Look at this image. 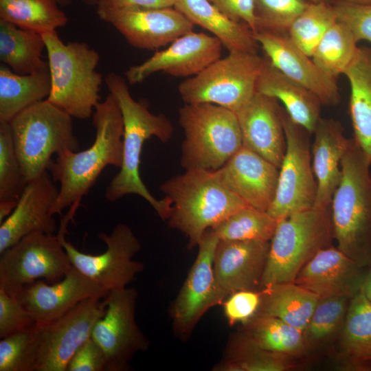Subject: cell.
<instances>
[{
  "label": "cell",
  "mask_w": 371,
  "mask_h": 371,
  "mask_svg": "<svg viewBox=\"0 0 371 371\" xmlns=\"http://www.w3.org/2000/svg\"><path fill=\"white\" fill-rule=\"evenodd\" d=\"M104 78L120 107L124 126L122 164L106 187L104 196L114 202L127 194H137L166 221L170 214L171 203L166 196L157 199L150 194L141 179L139 165L146 140L155 137L163 143L168 142L173 135L174 127L164 115L151 113L146 102L133 99L126 79L115 72L108 73Z\"/></svg>",
  "instance_id": "1"
},
{
  "label": "cell",
  "mask_w": 371,
  "mask_h": 371,
  "mask_svg": "<svg viewBox=\"0 0 371 371\" xmlns=\"http://www.w3.org/2000/svg\"><path fill=\"white\" fill-rule=\"evenodd\" d=\"M92 124L95 137L90 147L80 151L63 150L49 166L51 176L60 183L52 208L54 215H61L65 208L80 203L106 166H122L123 121L117 101L110 93L95 106Z\"/></svg>",
  "instance_id": "2"
},
{
  "label": "cell",
  "mask_w": 371,
  "mask_h": 371,
  "mask_svg": "<svg viewBox=\"0 0 371 371\" xmlns=\"http://www.w3.org/2000/svg\"><path fill=\"white\" fill-rule=\"evenodd\" d=\"M171 203L170 227L188 238V249L198 247L205 232L248 205L223 181L218 170H187L160 186Z\"/></svg>",
  "instance_id": "3"
},
{
  "label": "cell",
  "mask_w": 371,
  "mask_h": 371,
  "mask_svg": "<svg viewBox=\"0 0 371 371\" xmlns=\"http://www.w3.org/2000/svg\"><path fill=\"white\" fill-rule=\"evenodd\" d=\"M370 164L352 139L330 203L337 247L363 267L371 260Z\"/></svg>",
  "instance_id": "4"
},
{
  "label": "cell",
  "mask_w": 371,
  "mask_h": 371,
  "mask_svg": "<svg viewBox=\"0 0 371 371\" xmlns=\"http://www.w3.org/2000/svg\"><path fill=\"white\" fill-rule=\"evenodd\" d=\"M43 36L51 78L46 100L71 117L89 118L100 102L104 79L96 70L99 53L85 42L65 43L56 32Z\"/></svg>",
  "instance_id": "5"
},
{
  "label": "cell",
  "mask_w": 371,
  "mask_h": 371,
  "mask_svg": "<svg viewBox=\"0 0 371 371\" xmlns=\"http://www.w3.org/2000/svg\"><path fill=\"white\" fill-rule=\"evenodd\" d=\"M178 121L184 133L180 163L185 170H218L243 146L237 115L223 106L185 104Z\"/></svg>",
  "instance_id": "6"
},
{
  "label": "cell",
  "mask_w": 371,
  "mask_h": 371,
  "mask_svg": "<svg viewBox=\"0 0 371 371\" xmlns=\"http://www.w3.org/2000/svg\"><path fill=\"white\" fill-rule=\"evenodd\" d=\"M330 206L312 207L280 219L272 238L260 289L294 282L302 267L332 245Z\"/></svg>",
  "instance_id": "7"
},
{
  "label": "cell",
  "mask_w": 371,
  "mask_h": 371,
  "mask_svg": "<svg viewBox=\"0 0 371 371\" xmlns=\"http://www.w3.org/2000/svg\"><path fill=\"white\" fill-rule=\"evenodd\" d=\"M8 123L27 183L49 170L54 154L79 150L72 117L47 100L25 109Z\"/></svg>",
  "instance_id": "8"
},
{
  "label": "cell",
  "mask_w": 371,
  "mask_h": 371,
  "mask_svg": "<svg viewBox=\"0 0 371 371\" xmlns=\"http://www.w3.org/2000/svg\"><path fill=\"white\" fill-rule=\"evenodd\" d=\"M264 61L257 53L229 52L181 82L179 93L185 104L211 103L236 113L256 93Z\"/></svg>",
  "instance_id": "9"
},
{
  "label": "cell",
  "mask_w": 371,
  "mask_h": 371,
  "mask_svg": "<svg viewBox=\"0 0 371 371\" xmlns=\"http://www.w3.org/2000/svg\"><path fill=\"white\" fill-rule=\"evenodd\" d=\"M78 207H70L57 234L72 266L109 291L127 287L144 269L142 262L133 259L142 248L139 240L128 225L120 223L109 234H98L106 246L104 252L91 255L80 251L65 238L67 225Z\"/></svg>",
  "instance_id": "10"
},
{
  "label": "cell",
  "mask_w": 371,
  "mask_h": 371,
  "mask_svg": "<svg viewBox=\"0 0 371 371\" xmlns=\"http://www.w3.org/2000/svg\"><path fill=\"white\" fill-rule=\"evenodd\" d=\"M0 256V287L16 297L26 284L41 278L57 282L73 267L59 236L54 234H30Z\"/></svg>",
  "instance_id": "11"
},
{
  "label": "cell",
  "mask_w": 371,
  "mask_h": 371,
  "mask_svg": "<svg viewBox=\"0 0 371 371\" xmlns=\"http://www.w3.org/2000/svg\"><path fill=\"white\" fill-rule=\"evenodd\" d=\"M105 309L104 300L90 297L51 322L36 324L33 371H66L74 354L91 337Z\"/></svg>",
  "instance_id": "12"
},
{
  "label": "cell",
  "mask_w": 371,
  "mask_h": 371,
  "mask_svg": "<svg viewBox=\"0 0 371 371\" xmlns=\"http://www.w3.org/2000/svg\"><path fill=\"white\" fill-rule=\"evenodd\" d=\"M283 126L286 148L279 168L275 197L267 210L278 221L313 207L317 196L310 133L293 122L284 109Z\"/></svg>",
  "instance_id": "13"
},
{
  "label": "cell",
  "mask_w": 371,
  "mask_h": 371,
  "mask_svg": "<svg viewBox=\"0 0 371 371\" xmlns=\"http://www.w3.org/2000/svg\"><path fill=\"white\" fill-rule=\"evenodd\" d=\"M104 298L105 313L95 324L91 338L106 353L107 371L129 370L135 355L150 344L136 322L137 291L127 286L109 291Z\"/></svg>",
  "instance_id": "14"
},
{
  "label": "cell",
  "mask_w": 371,
  "mask_h": 371,
  "mask_svg": "<svg viewBox=\"0 0 371 371\" xmlns=\"http://www.w3.org/2000/svg\"><path fill=\"white\" fill-rule=\"evenodd\" d=\"M218 240L212 229L205 232L197 247V256L171 306L173 331L181 340L190 337L209 309L225 300L214 271V255Z\"/></svg>",
  "instance_id": "15"
},
{
  "label": "cell",
  "mask_w": 371,
  "mask_h": 371,
  "mask_svg": "<svg viewBox=\"0 0 371 371\" xmlns=\"http://www.w3.org/2000/svg\"><path fill=\"white\" fill-rule=\"evenodd\" d=\"M223 46L214 36L192 30L142 63L130 67L124 75L131 85L158 71L175 77H192L221 58Z\"/></svg>",
  "instance_id": "16"
},
{
  "label": "cell",
  "mask_w": 371,
  "mask_h": 371,
  "mask_svg": "<svg viewBox=\"0 0 371 371\" xmlns=\"http://www.w3.org/2000/svg\"><path fill=\"white\" fill-rule=\"evenodd\" d=\"M131 46L157 49L193 30L194 24L175 7L150 10L97 9Z\"/></svg>",
  "instance_id": "17"
},
{
  "label": "cell",
  "mask_w": 371,
  "mask_h": 371,
  "mask_svg": "<svg viewBox=\"0 0 371 371\" xmlns=\"http://www.w3.org/2000/svg\"><path fill=\"white\" fill-rule=\"evenodd\" d=\"M109 291L72 267L60 281L49 284L36 280L23 286L16 297L37 324L61 317L80 302L105 297Z\"/></svg>",
  "instance_id": "18"
},
{
  "label": "cell",
  "mask_w": 371,
  "mask_h": 371,
  "mask_svg": "<svg viewBox=\"0 0 371 371\" xmlns=\"http://www.w3.org/2000/svg\"><path fill=\"white\" fill-rule=\"evenodd\" d=\"M253 33L273 66L316 95L322 104L336 105L340 102L336 79L324 73L288 34L267 30Z\"/></svg>",
  "instance_id": "19"
},
{
  "label": "cell",
  "mask_w": 371,
  "mask_h": 371,
  "mask_svg": "<svg viewBox=\"0 0 371 371\" xmlns=\"http://www.w3.org/2000/svg\"><path fill=\"white\" fill-rule=\"evenodd\" d=\"M58 192L48 170L27 183L13 211L1 223L0 254L30 234L55 232L52 208Z\"/></svg>",
  "instance_id": "20"
},
{
  "label": "cell",
  "mask_w": 371,
  "mask_h": 371,
  "mask_svg": "<svg viewBox=\"0 0 371 371\" xmlns=\"http://www.w3.org/2000/svg\"><path fill=\"white\" fill-rule=\"evenodd\" d=\"M270 241L219 240L214 255L217 285L225 299L243 290H260Z\"/></svg>",
  "instance_id": "21"
},
{
  "label": "cell",
  "mask_w": 371,
  "mask_h": 371,
  "mask_svg": "<svg viewBox=\"0 0 371 371\" xmlns=\"http://www.w3.org/2000/svg\"><path fill=\"white\" fill-rule=\"evenodd\" d=\"M283 113L276 98L257 92L236 113L243 146L278 168L286 148Z\"/></svg>",
  "instance_id": "22"
},
{
  "label": "cell",
  "mask_w": 371,
  "mask_h": 371,
  "mask_svg": "<svg viewBox=\"0 0 371 371\" xmlns=\"http://www.w3.org/2000/svg\"><path fill=\"white\" fill-rule=\"evenodd\" d=\"M362 266L333 245L319 251L300 270L294 282L317 295L353 297L366 275Z\"/></svg>",
  "instance_id": "23"
},
{
  "label": "cell",
  "mask_w": 371,
  "mask_h": 371,
  "mask_svg": "<svg viewBox=\"0 0 371 371\" xmlns=\"http://www.w3.org/2000/svg\"><path fill=\"white\" fill-rule=\"evenodd\" d=\"M218 170L225 184L246 204L267 212L275 197L279 168L243 146Z\"/></svg>",
  "instance_id": "24"
},
{
  "label": "cell",
  "mask_w": 371,
  "mask_h": 371,
  "mask_svg": "<svg viewBox=\"0 0 371 371\" xmlns=\"http://www.w3.org/2000/svg\"><path fill=\"white\" fill-rule=\"evenodd\" d=\"M312 166L317 182L315 207L330 206L341 178V164L351 139H348L341 123L321 117L313 132Z\"/></svg>",
  "instance_id": "25"
},
{
  "label": "cell",
  "mask_w": 371,
  "mask_h": 371,
  "mask_svg": "<svg viewBox=\"0 0 371 371\" xmlns=\"http://www.w3.org/2000/svg\"><path fill=\"white\" fill-rule=\"evenodd\" d=\"M256 92L280 102L293 122L310 134L313 133L321 118V100L308 89L273 66L267 58L257 80Z\"/></svg>",
  "instance_id": "26"
},
{
  "label": "cell",
  "mask_w": 371,
  "mask_h": 371,
  "mask_svg": "<svg viewBox=\"0 0 371 371\" xmlns=\"http://www.w3.org/2000/svg\"><path fill=\"white\" fill-rule=\"evenodd\" d=\"M344 74L350 88L349 113L353 139L371 164V49L358 47Z\"/></svg>",
  "instance_id": "27"
},
{
  "label": "cell",
  "mask_w": 371,
  "mask_h": 371,
  "mask_svg": "<svg viewBox=\"0 0 371 371\" xmlns=\"http://www.w3.org/2000/svg\"><path fill=\"white\" fill-rule=\"evenodd\" d=\"M175 8L194 25L210 32L229 52L257 53L259 45L250 28L230 19L209 0H177Z\"/></svg>",
  "instance_id": "28"
},
{
  "label": "cell",
  "mask_w": 371,
  "mask_h": 371,
  "mask_svg": "<svg viewBox=\"0 0 371 371\" xmlns=\"http://www.w3.org/2000/svg\"><path fill=\"white\" fill-rule=\"evenodd\" d=\"M340 355L349 368H371V302L360 290L351 297L342 324Z\"/></svg>",
  "instance_id": "29"
},
{
  "label": "cell",
  "mask_w": 371,
  "mask_h": 371,
  "mask_svg": "<svg viewBox=\"0 0 371 371\" xmlns=\"http://www.w3.org/2000/svg\"><path fill=\"white\" fill-rule=\"evenodd\" d=\"M258 315L274 317L304 330L319 297L294 282L273 284L260 289Z\"/></svg>",
  "instance_id": "30"
},
{
  "label": "cell",
  "mask_w": 371,
  "mask_h": 371,
  "mask_svg": "<svg viewBox=\"0 0 371 371\" xmlns=\"http://www.w3.org/2000/svg\"><path fill=\"white\" fill-rule=\"evenodd\" d=\"M44 49L43 35L0 19V60L14 72L32 74L48 71V62L42 56Z\"/></svg>",
  "instance_id": "31"
},
{
  "label": "cell",
  "mask_w": 371,
  "mask_h": 371,
  "mask_svg": "<svg viewBox=\"0 0 371 371\" xmlns=\"http://www.w3.org/2000/svg\"><path fill=\"white\" fill-rule=\"evenodd\" d=\"M51 90L49 71L19 74L0 67V122H9L30 106L46 100Z\"/></svg>",
  "instance_id": "32"
},
{
  "label": "cell",
  "mask_w": 371,
  "mask_h": 371,
  "mask_svg": "<svg viewBox=\"0 0 371 371\" xmlns=\"http://www.w3.org/2000/svg\"><path fill=\"white\" fill-rule=\"evenodd\" d=\"M56 0H0V19L41 35L56 32L69 19Z\"/></svg>",
  "instance_id": "33"
},
{
  "label": "cell",
  "mask_w": 371,
  "mask_h": 371,
  "mask_svg": "<svg viewBox=\"0 0 371 371\" xmlns=\"http://www.w3.org/2000/svg\"><path fill=\"white\" fill-rule=\"evenodd\" d=\"M244 325L243 333L267 351L291 357L300 355L306 346L304 331L280 319L256 314Z\"/></svg>",
  "instance_id": "34"
},
{
  "label": "cell",
  "mask_w": 371,
  "mask_h": 371,
  "mask_svg": "<svg viewBox=\"0 0 371 371\" xmlns=\"http://www.w3.org/2000/svg\"><path fill=\"white\" fill-rule=\"evenodd\" d=\"M291 367L290 357L267 351L256 345L243 332L229 341L215 371H284Z\"/></svg>",
  "instance_id": "35"
},
{
  "label": "cell",
  "mask_w": 371,
  "mask_h": 371,
  "mask_svg": "<svg viewBox=\"0 0 371 371\" xmlns=\"http://www.w3.org/2000/svg\"><path fill=\"white\" fill-rule=\"evenodd\" d=\"M357 43L352 31L337 20L323 36L311 58L324 73L336 79L354 59Z\"/></svg>",
  "instance_id": "36"
},
{
  "label": "cell",
  "mask_w": 371,
  "mask_h": 371,
  "mask_svg": "<svg viewBox=\"0 0 371 371\" xmlns=\"http://www.w3.org/2000/svg\"><path fill=\"white\" fill-rule=\"evenodd\" d=\"M27 184L10 124L0 122V223L13 211Z\"/></svg>",
  "instance_id": "37"
},
{
  "label": "cell",
  "mask_w": 371,
  "mask_h": 371,
  "mask_svg": "<svg viewBox=\"0 0 371 371\" xmlns=\"http://www.w3.org/2000/svg\"><path fill=\"white\" fill-rule=\"evenodd\" d=\"M278 221L267 211L246 205L211 229L219 240L270 241Z\"/></svg>",
  "instance_id": "38"
},
{
  "label": "cell",
  "mask_w": 371,
  "mask_h": 371,
  "mask_svg": "<svg viewBox=\"0 0 371 371\" xmlns=\"http://www.w3.org/2000/svg\"><path fill=\"white\" fill-rule=\"evenodd\" d=\"M337 21L332 4L310 2L291 24L288 36L299 49L311 58L323 36Z\"/></svg>",
  "instance_id": "39"
},
{
  "label": "cell",
  "mask_w": 371,
  "mask_h": 371,
  "mask_svg": "<svg viewBox=\"0 0 371 371\" xmlns=\"http://www.w3.org/2000/svg\"><path fill=\"white\" fill-rule=\"evenodd\" d=\"M351 298L332 296L319 298L304 330L307 344H317L331 337L343 324Z\"/></svg>",
  "instance_id": "40"
},
{
  "label": "cell",
  "mask_w": 371,
  "mask_h": 371,
  "mask_svg": "<svg viewBox=\"0 0 371 371\" xmlns=\"http://www.w3.org/2000/svg\"><path fill=\"white\" fill-rule=\"evenodd\" d=\"M309 3L306 0H254L256 32H288Z\"/></svg>",
  "instance_id": "41"
},
{
  "label": "cell",
  "mask_w": 371,
  "mask_h": 371,
  "mask_svg": "<svg viewBox=\"0 0 371 371\" xmlns=\"http://www.w3.org/2000/svg\"><path fill=\"white\" fill-rule=\"evenodd\" d=\"M35 326L1 339L0 371H33Z\"/></svg>",
  "instance_id": "42"
},
{
  "label": "cell",
  "mask_w": 371,
  "mask_h": 371,
  "mask_svg": "<svg viewBox=\"0 0 371 371\" xmlns=\"http://www.w3.org/2000/svg\"><path fill=\"white\" fill-rule=\"evenodd\" d=\"M35 320L17 297L0 287V338L34 327Z\"/></svg>",
  "instance_id": "43"
},
{
  "label": "cell",
  "mask_w": 371,
  "mask_h": 371,
  "mask_svg": "<svg viewBox=\"0 0 371 371\" xmlns=\"http://www.w3.org/2000/svg\"><path fill=\"white\" fill-rule=\"evenodd\" d=\"M337 20L346 24L357 40L371 43V4L354 3L339 0L333 4Z\"/></svg>",
  "instance_id": "44"
},
{
  "label": "cell",
  "mask_w": 371,
  "mask_h": 371,
  "mask_svg": "<svg viewBox=\"0 0 371 371\" xmlns=\"http://www.w3.org/2000/svg\"><path fill=\"white\" fill-rule=\"evenodd\" d=\"M260 290H243L229 295L223 302L225 316L230 326L245 324L254 317L259 309Z\"/></svg>",
  "instance_id": "45"
},
{
  "label": "cell",
  "mask_w": 371,
  "mask_h": 371,
  "mask_svg": "<svg viewBox=\"0 0 371 371\" xmlns=\"http://www.w3.org/2000/svg\"><path fill=\"white\" fill-rule=\"evenodd\" d=\"M107 366L106 353L91 337L74 354L66 371H107Z\"/></svg>",
  "instance_id": "46"
},
{
  "label": "cell",
  "mask_w": 371,
  "mask_h": 371,
  "mask_svg": "<svg viewBox=\"0 0 371 371\" xmlns=\"http://www.w3.org/2000/svg\"><path fill=\"white\" fill-rule=\"evenodd\" d=\"M230 19L257 30L254 0H209Z\"/></svg>",
  "instance_id": "47"
},
{
  "label": "cell",
  "mask_w": 371,
  "mask_h": 371,
  "mask_svg": "<svg viewBox=\"0 0 371 371\" xmlns=\"http://www.w3.org/2000/svg\"><path fill=\"white\" fill-rule=\"evenodd\" d=\"M177 0H100L97 9L150 10L175 7Z\"/></svg>",
  "instance_id": "48"
},
{
  "label": "cell",
  "mask_w": 371,
  "mask_h": 371,
  "mask_svg": "<svg viewBox=\"0 0 371 371\" xmlns=\"http://www.w3.org/2000/svg\"><path fill=\"white\" fill-rule=\"evenodd\" d=\"M360 290L371 302V270L366 275Z\"/></svg>",
  "instance_id": "49"
},
{
  "label": "cell",
  "mask_w": 371,
  "mask_h": 371,
  "mask_svg": "<svg viewBox=\"0 0 371 371\" xmlns=\"http://www.w3.org/2000/svg\"><path fill=\"white\" fill-rule=\"evenodd\" d=\"M348 1L357 3V4H363V5H367V4H371V0H346Z\"/></svg>",
  "instance_id": "50"
},
{
  "label": "cell",
  "mask_w": 371,
  "mask_h": 371,
  "mask_svg": "<svg viewBox=\"0 0 371 371\" xmlns=\"http://www.w3.org/2000/svg\"><path fill=\"white\" fill-rule=\"evenodd\" d=\"M83 3L87 5H97L100 0H82Z\"/></svg>",
  "instance_id": "51"
},
{
  "label": "cell",
  "mask_w": 371,
  "mask_h": 371,
  "mask_svg": "<svg viewBox=\"0 0 371 371\" xmlns=\"http://www.w3.org/2000/svg\"><path fill=\"white\" fill-rule=\"evenodd\" d=\"M59 4L66 5L69 4L72 0H56Z\"/></svg>",
  "instance_id": "52"
},
{
  "label": "cell",
  "mask_w": 371,
  "mask_h": 371,
  "mask_svg": "<svg viewBox=\"0 0 371 371\" xmlns=\"http://www.w3.org/2000/svg\"><path fill=\"white\" fill-rule=\"evenodd\" d=\"M310 2H316V3H318V2H326V3H330V1L331 0H309Z\"/></svg>",
  "instance_id": "53"
},
{
  "label": "cell",
  "mask_w": 371,
  "mask_h": 371,
  "mask_svg": "<svg viewBox=\"0 0 371 371\" xmlns=\"http://www.w3.org/2000/svg\"><path fill=\"white\" fill-rule=\"evenodd\" d=\"M370 264H371V260H370Z\"/></svg>",
  "instance_id": "54"
}]
</instances>
